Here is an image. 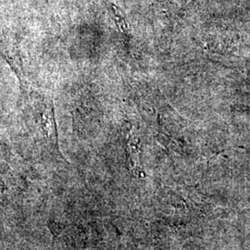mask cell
Listing matches in <instances>:
<instances>
[{
	"mask_svg": "<svg viewBox=\"0 0 250 250\" xmlns=\"http://www.w3.org/2000/svg\"><path fill=\"white\" fill-rule=\"evenodd\" d=\"M126 151L131 170H133L136 175H144V171L140 162V140L137 134H135L133 130L129 131L128 134Z\"/></svg>",
	"mask_w": 250,
	"mask_h": 250,
	"instance_id": "obj_2",
	"label": "cell"
},
{
	"mask_svg": "<svg viewBox=\"0 0 250 250\" xmlns=\"http://www.w3.org/2000/svg\"><path fill=\"white\" fill-rule=\"evenodd\" d=\"M39 99L40 108L37 111L36 123L43 137L47 143L52 145L55 148H58V133L55 118V108L53 100L48 95H43Z\"/></svg>",
	"mask_w": 250,
	"mask_h": 250,
	"instance_id": "obj_1",
	"label": "cell"
},
{
	"mask_svg": "<svg viewBox=\"0 0 250 250\" xmlns=\"http://www.w3.org/2000/svg\"><path fill=\"white\" fill-rule=\"evenodd\" d=\"M111 13H112V17L116 23L117 27L119 28V30L124 33V34H129V26L128 23L125 20V16L123 15L122 11L117 8L116 6H111Z\"/></svg>",
	"mask_w": 250,
	"mask_h": 250,
	"instance_id": "obj_4",
	"label": "cell"
},
{
	"mask_svg": "<svg viewBox=\"0 0 250 250\" xmlns=\"http://www.w3.org/2000/svg\"><path fill=\"white\" fill-rule=\"evenodd\" d=\"M2 54H3V58H5L7 62L9 63V66L11 67L12 71L15 72L16 75L18 76V79L21 82V88H22L25 85H24L23 73H22L21 63L20 57H19L20 55H19L18 51L12 46L5 45L2 49Z\"/></svg>",
	"mask_w": 250,
	"mask_h": 250,
	"instance_id": "obj_3",
	"label": "cell"
}]
</instances>
